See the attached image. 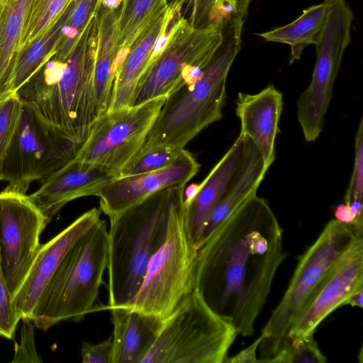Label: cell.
Instances as JSON below:
<instances>
[{
    "instance_id": "cell-39",
    "label": "cell",
    "mask_w": 363,
    "mask_h": 363,
    "mask_svg": "<svg viewBox=\"0 0 363 363\" xmlns=\"http://www.w3.org/2000/svg\"><path fill=\"white\" fill-rule=\"evenodd\" d=\"M335 219L342 223L352 225L356 224V216L352 212L350 206L342 203L337 206L335 211Z\"/></svg>"
},
{
    "instance_id": "cell-24",
    "label": "cell",
    "mask_w": 363,
    "mask_h": 363,
    "mask_svg": "<svg viewBox=\"0 0 363 363\" xmlns=\"http://www.w3.org/2000/svg\"><path fill=\"white\" fill-rule=\"evenodd\" d=\"M252 0H167L173 19L183 18L194 28L216 26L228 28L244 20Z\"/></svg>"
},
{
    "instance_id": "cell-1",
    "label": "cell",
    "mask_w": 363,
    "mask_h": 363,
    "mask_svg": "<svg viewBox=\"0 0 363 363\" xmlns=\"http://www.w3.org/2000/svg\"><path fill=\"white\" fill-rule=\"evenodd\" d=\"M286 256L279 223L255 194L197 249L194 290L239 335L252 336Z\"/></svg>"
},
{
    "instance_id": "cell-21",
    "label": "cell",
    "mask_w": 363,
    "mask_h": 363,
    "mask_svg": "<svg viewBox=\"0 0 363 363\" xmlns=\"http://www.w3.org/2000/svg\"><path fill=\"white\" fill-rule=\"evenodd\" d=\"M113 326L111 363H141L163 320L130 306L109 309Z\"/></svg>"
},
{
    "instance_id": "cell-3",
    "label": "cell",
    "mask_w": 363,
    "mask_h": 363,
    "mask_svg": "<svg viewBox=\"0 0 363 363\" xmlns=\"http://www.w3.org/2000/svg\"><path fill=\"white\" fill-rule=\"evenodd\" d=\"M185 186L164 188L109 217L106 308L132 303L150 259L167 239L172 213L184 200Z\"/></svg>"
},
{
    "instance_id": "cell-7",
    "label": "cell",
    "mask_w": 363,
    "mask_h": 363,
    "mask_svg": "<svg viewBox=\"0 0 363 363\" xmlns=\"http://www.w3.org/2000/svg\"><path fill=\"white\" fill-rule=\"evenodd\" d=\"M358 236L352 225L330 220L299 259L278 306L261 331L258 362L267 363L286 345L289 328L328 269Z\"/></svg>"
},
{
    "instance_id": "cell-35",
    "label": "cell",
    "mask_w": 363,
    "mask_h": 363,
    "mask_svg": "<svg viewBox=\"0 0 363 363\" xmlns=\"http://www.w3.org/2000/svg\"><path fill=\"white\" fill-rule=\"evenodd\" d=\"M20 320L0 264V336L13 339Z\"/></svg>"
},
{
    "instance_id": "cell-18",
    "label": "cell",
    "mask_w": 363,
    "mask_h": 363,
    "mask_svg": "<svg viewBox=\"0 0 363 363\" xmlns=\"http://www.w3.org/2000/svg\"><path fill=\"white\" fill-rule=\"evenodd\" d=\"M250 143L251 140L240 134L201 182L202 187L193 202L185 208L186 229L196 249L208 216L242 171Z\"/></svg>"
},
{
    "instance_id": "cell-32",
    "label": "cell",
    "mask_w": 363,
    "mask_h": 363,
    "mask_svg": "<svg viewBox=\"0 0 363 363\" xmlns=\"http://www.w3.org/2000/svg\"><path fill=\"white\" fill-rule=\"evenodd\" d=\"M23 109V104L13 94L0 100V180L5 155L18 129Z\"/></svg>"
},
{
    "instance_id": "cell-22",
    "label": "cell",
    "mask_w": 363,
    "mask_h": 363,
    "mask_svg": "<svg viewBox=\"0 0 363 363\" xmlns=\"http://www.w3.org/2000/svg\"><path fill=\"white\" fill-rule=\"evenodd\" d=\"M174 18L169 8L136 38L118 66L111 110L131 105L138 82L147 67L157 38Z\"/></svg>"
},
{
    "instance_id": "cell-16",
    "label": "cell",
    "mask_w": 363,
    "mask_h": 363,
    "mask_svg": "<svg viewBox=\"0 0 363 363\" xmlns=\"http://www.w3.org/2000/svg\"><path fill=\"white\" fill-rule=\"evenodd\" d=\"M101 211H86L47 243L41 245L23 284L13 297L19 318H30L43 291L69 249L100 219Z\"/></svg>"
},
{
    "instance_id": "cell-12",
    "label": "cell",
    "mask_w": 363,
    "mask_h": 363,
    "mask_svg": "<svg viewBox=\"0 0 363 363\" xmlns=\"http://www.w3.org/2000/svg\"><path fill=\"white\" fill-rule=\"evenodd\" d=\"M166 98L109 111L96 121L75 158L102 166L117 178L142 148Z\"/></svg>"
},
{
    "instance_id": "cell-37",
    "label": "cell",
    "mask_w": 363,
    "mask_h": 363,
    "mask_svg": "<svg viewBox=\"0 0 363 363\" xmlns=\"http://www.w3.org/2000/svg\"><path fill=\"white\" fill-rule=\"evenodd\" d=\"M81 357L83 363H111L112 337L96 344L83 342Z\"/></svg>"
},
{
    "instance_id": "cell-29",
    "label": "cell",
    "mask_w": 363,
    "mask_h": 363,
    "mask_svg": "<svg viewBox=\"0 0 363 363\" xmlns=\"http://www.w3.org/2000/svg\"><path fill=\"white\" fill-rule=\"evenodd\" d=\"M74 6L64 26L61 36L52 56L58 60H65L84 30L96 15L101 0H74Z\"/></svg>"
},
{
    "instance_id": "cell-34",
    "label": "cell",
    "mask_w": 363,
    "mask_h": 363,
    "mask_svg": "<svg viewBox=\"0 0 363 363\" xmlns=\"http://www.w3.org/2000/svg\"><path fill=\"white\" fill-rule=\"evenodd\" d=\"M363 192V118L358 125L354 142V159L353 170L349 186L346 190L344 202L362 203Z\"/></svg>"
},
{
    "instance_id": "cell-13",
    "label": "cell",
    "mask_w": 363,
    "mask_h": 363,
    "mask_svg": "<svg viewBox=\"0 0 363 363\" xmlns=\"http://www.w3.org/2000/svg\"><path fill=\"white\" fill-rule=\"evenodd\" d=\"M47 225L28 196L0 193V264L13 297L31 267Z\"/></svg>"
},
{
    "instance_id": "cell-20",
    "label": "cell",
    "mask_w": 363,
    "mask_h": 363,
    "mask_svg": "<svg viewBox=\"0 0 363 363\" xmlns=\"http://www.w3.org/2000/svg\"><path fill=\"white\" fill-rule=\"evenodd\" d=\"M123 4L116 9H109L101 4L96 13L97 45L94 88L97 121L111 110L113 103Z\"/></svg>"
},
{
    "instance_id": "cell-40",
    "label": "cell",
    "mask_w": 363,
    "mask_h": 363,
    "mask_svg": "<svg viewBox=\"0 0 363 363\" xmlns=\"http://www.w3.org/2000/svg\"><path fill=\"white\" fill-rule=\"evenodd\" d=\"M202 187V182L199 184L193 183L185 186L184 190V206L187 208L193 202Z\"/></svg>"
},
{
    "instance_id": "cell-8",
    "label": "cell",
    "mask_w": 363,
    "mask_h": 363,
    "mask_svg": "<svg viewBox=\"0 0 363 363\" xmlns=\"http://www.w3.org/2000/svg\"><path fill=\"white\" fill-rule=\"evenodd\" d=\"M197 249L186 229L184 200L172 213L164 243L150 259L129 306L164 320L195 289Z\"/></svg>"
},
{
    "instance_id": "cell-5",
    "label": "cell",
    "mask_w": 363,
    "mask_h": 363,
    "mask_svg": "<svg viewBox=\"0 0 363 363\" xmlns=\"http://www.w3.org/2000/svg\"><path fill=\"white\" fill-rule=\"evenodd\" d=\"M107 259L108 230L101 218L61 259L30 317L34 325L46 330L95 311Z\"/></svg>"
},
{
    "instance_id": "cell-9",
    "label": "cell",
    "mask_w": 363,
    "mask_h": 363,
    "mask_svg": "<svg viewBox=\"0 0 363 363\" xmlns=\"http://www.w3.org/2000/svg\"><path fill=\"white\" fill-rule=\"evenodd\" d=\"M224 38L225 28L222 27L194 28L182 18L172 19L167 41L139 79L130 106L167 96L183 86L188 71L194 67L203 69Z\"/></svg>"
},
{
    "instance_id": "cell-19",
    "label": "cell",
    "mask_w": 363,
    "mask_h": 363,
    "mask_svg": "<svg viewBox=\"0 0 363 363\" xmlns=\"http://www.w3.org/2000/svg\"><path fill=\"white\" fill-rule=\"evenodd\" d=\"M235 104L240 134L252 140L269 168L275 158L274 143L283 108L281 92L269 84L256 94L239 92Z\"/></svg>"
},
{
    "instance_id": "cell-26",
    "label": "cell",
    "mask_w": 363,
    "mask_h": 363,
    "mask_svg": "<svg viewBox=\"0 0 363 363\" xmlns=\"http://www.w3.org/2000/svg\"><path fill=\"white\" fill-rule=\"evenodd\" d=\"M72 0L41 35L17 52L10 80V93L18 90L54 55L56 45L74 6Z\"/></svg>"
},
{
    "instance_id": "cell-38",
    "label": "cell",
    "mask_w": 363,
    "mask_h": 363,
    "mask_svg": "<svg viewBox=\"0 0 363 363\" xmlns=\"http://www.w3.org/2000/svg\"><path fill=\"white\" fill-rule=\"evenodd\" d=\"M262 339L260 335L250 345L241 350L235 355L226 357L223 362L225 363H255L258 362L257 350Z\"/></svg>"
},
{
    "instance_id": "cell-4",
    "label": "cell",
    "mask_w": 363,
    "mask_h": 363,
    "mask_svg": "<svg viewBox=\"0 0 363 363\" xmlns=\"http://www.w3.org/2000/svg\"><path fill=\"white\" fill-rule=\"evenodd\" d=\"M244 20L225 29L223 45L192 85H183L167 96L142 148L155 145L184 147L223 117L226 80L241 49Z\"/></svg>"
},
{
    "instance_id": "cell-10",
    "label": "cell",
    "mask_w": 363,
    "mask_h": 363,
    "mask_svg": "<svg viewBox=\"0 0 363 363\" xmlns=\"http://www.w3.org/2000/svg\"><path fill=\"white\" fill-rule=\"evenodd\" d=\"M354 13L347 0H328L326 21L316 48V60L308 86L300 95L297 119L305 140L320 136L335 81L352 40Z\"/></svg>"
},
{
    "instance_id": "cell-2",
    "label": "cell",
    "mask_w": 363,
    "mask_h": 363,
    "mask_svg": "<svg viewBox=\"0 0 363 363\" xmlns=\"http://www.w3.org/2000/svg\"><path fill=\"white\" fill-rule=\"evenodd\" d=\"M96 45V15L65 60L51 57L16 92L45 127L81 146L97 121L94 88Z\"/></svg>"
},
{
    "instance_id": "cell-28",
    "label": "cell",
    "mask_w": 363,
    "mask_h": 363,
    "mask_svg": "<svg viewBox=\"0 0 363 363\" xmlns=\"http://www.w3.org/2000/svg\"><path fill=\"white\" fill-rule=\"evenodd\" d=\"M167 8V0H124L120 18L118 56L125 57L139 35Z\"/></svg>"
},
{
    "instance_id": "cell-6",
    "label": "cell",
    "mask_w": 363,
    "mask_h": 363,
    "mask_svg": "<svg viewBox=\"0 0 363 363\" xmlns=\"http://www.w3.org/2000/svg\"><path fill=\"white\" fill-rule=\"evenodd\" d=\"M237 335L194 290L163 320L141 363H221Z\"/></svg>"
},
{
    "instance_id": "cell-14",
    "label": "cell",
    "mask_w": 363,
    "mask_h": 363,
    "mask_svg": "<svg viewBox=\"0 0 363 363\" xmlns=\"http://www.w3.org/2000/svg\"><path fill=\"white\" fill-rule=\"evenodd\" d=\"M362 286L363 237H357L328 269L294 317L288 330L286 345L313 335L319 324Z\"/></svg>"
},
{
    "instance_id": "cell-41",
    "label": "cell",
    "mask_w": 363,
    "mask_h": 363,
    "mask_svg": "<svg viewBox=\"0 0 363 363\" xmlns=\"http://www.w3.org/2000/svg\"><path fill=\"white\" fill-rule=\"evenodd\" d=\"M363 302V286H359L353 291L344 301L342 306L350 305L362 308Z\"/></svg>"
},
{
    "instance_id": "cell-23",
    "label": "cell",
    "mask_w": 363,
    "mask_h": 363,
    "mask_svg": "<svg viewBox=\"0 0 363 363\" xmlns=\"http://www.w3.org/2000/svg\"><path fill=\"white\" fill-rule=\"evenodd\" d=\"M268 169L264 164L261 153L251 140L242 171L206 221L198 248L212 231L244 201L257 194V189Z\"/></svg>"
},
{
    "instance_id": "cell-30",
    "label": "cell",
    "mask_w": 363,
    "mask_h": 363,
    "mask_svg": "<svg viewBox=\"0 0 363 363\" xmlns=\"http://www.w3.org/2000/svg\"><path fill=\"white\" fill-rule=\"evenodd\" d=\"M72 0H31L18 45L27 47L56 21Z\"/></svg>"
},
{
    "instance_id": "cell-33",
    "label": "cell",
    "mask_w": 363,
    "mask_h": 363,
    "mask_svg": "<svg viewBox=\"0 0 363 363\" xmlns=\"http://www.w3.org/2000/svg\"><path fill=\"white\" fill-rule=\"evenodd\" d=\"M325 355L319 349L313 335L289 342L270 362L325 363Z\"/></svg>"
},
{
    "instance_id": "cell-36",
    "label": "cell",
    "mask_w": 363,
    "mask_h": 363,
    "mask_svg": "<svg viewBox=\"0 0 363 363\" xmlns=\"http://www.w3.org/2000/svg\"><path fill=\"white\" fill-rule=\"evenodd\" d=\"M20 342L16 345L13 359L11 362H41L34 340V323L31 318H21Z\"/></svg>"
},
{
    "instance_id": "cell-15",
    "label": "cell",
    "mask_w": 363,
    "mask_h": 363,
    "mask_svg": "<svg viewBox=\"0 0 363 363\" xmlns=\"http://www.w3.org/2000/svg\"><path fill=\"white\" fill-rule=\"evenodd\" d=\"M200 164L183 149L170 165L153 172L115 178L96 194L100 209L108 218L171 186L186 185L198 172Z\"/></svg>"
},
{
    "instance_id": "cell-27",
    "label": "cell",
    "mask_w": 363,
    "mask_h": 363,
    "mask_svg": "<svg viewBox=\"0 0 363 363\" xmlns=\"http://www.w3.org/2000/svg\"><path fill=\"white\" fill-rule=\"evenodd\" d=\"M31 0H0V100L11 95L10 80Z\"/></svg>"
},
{
    "instance_id": "cell-17",
    "label": "cell",
    "mask_w": 363,
    "mask_h": 363,
    "mask_svg": "<svg viewBox=\"0 0 363 363\" xmlns=\"http://www.w3.org/2000/svg\"><path fill=\"white\" fill-rule=\"evenodd\" d=\"M116 178L105 167L74 158L62 168L40 181V187L28 196L45 217L51 219L69 201L96 196Z\"/></svg>"
},
{
    "instance_id": "cell-42",
    "label": "cell",
    "mask_w": 363,
    "mask_h": 363,
    "mask_svg": "<svg viewBox=\"0 0 363 363\" xmlns=\"http://www.w3.org/2000/svg\"><path fill=\"white\" fill-rule=\"evenodd\" d=\"M124 0H101V4L109 9H116L119 7Z\"/></svg>"
},
{
    "instance_id": "cell-25",
    "label": "cell",
    "mask_w": 363,
    "mask_h": 363,
    "mask_svg": "<svg viewBox=\"0 0 363 363\" xmlns=\"http://www.w3.org/2000/svg\"><path fill=\"white\" fill-rule=\"evenodd\" d=\"M328 0L303 10L295 21L284 26L257 34L268 42L281 43L290 47L289 64L301 58L303 50L317 45L326 21Z\"/></svg>"
},
{
    "instance_id": "cell-31",
    "label": "cell",
    "mask_w": 363,
    "mask_h": 363,
    "mask_svg": "<svg viewBox=\"0 0 363 363\" xmlns=\"http://www.w3.org/2000/svg\"><path fill=\"white\" fill-rule=\"evenodd\" d=\"M182 150L164 145L141 148L121 170L118 177L133 176L164 168L172 164Z\"/></svg>"
},
{
    "instance_id": "cell-11",
    "label": "cell",
    "mask_w": 363,
    "mask_h": 363,
    "mask_svg": "<svg viewBox=\"0 0 363 363\" xmlns=\"http://www.w3.org/2000/svg\"><path fill=\"white\" fill-rule=\"evenodd\" d=\"M80 147L53 133L23 104L18 129L3 162L1 180L8 182L3 191L26 194L33 182L41 181L64 167Z\"/></svg>"
}]
</instances>
